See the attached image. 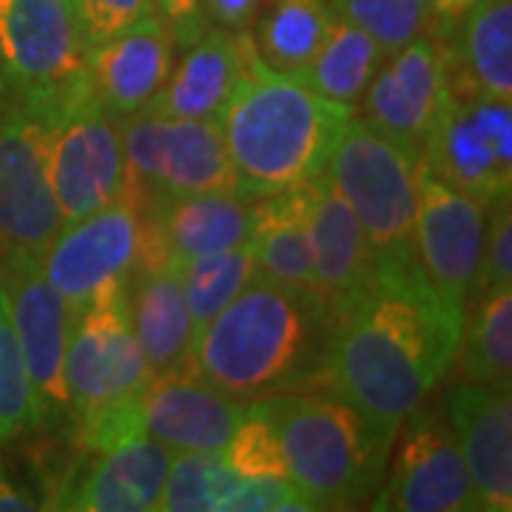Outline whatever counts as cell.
Wrapping results in <instances>:
<instances>
[{"label":"cell","mask_w":512,"mask_h":512,"mask_svg":"<svg viewBox=\"0 0 512 512\" xmlns=\"http://www.w3.org/2000/svg\"><path fill=\"white\" fill-rule=\"evenodd\" d=\"M268 3L271 0H200V12L208 26L242 35L254 29Z\"/></svg>","instance_id":"cell-37"},{"label":"cell","mask_w":512,"mask_h":512,"mask_svg":"<svg viewBox=\"0 0 512 512\" xmlns=\"http://www.w3.org/2000/svg\"><path fill=\"white\" fill-rule=\"evenodd\" d=\"M140 231V211L128 200L57 231L40 265L69 311H80L114 285H128L140 256Z\"/></svg>","instance_id":"cell-14"},{"label":"cell","mask_w":512,"mask_h":512,"mask_svg":"<svg viewBox=\"0 0 512 512\" xmlns=\"http://www.w3.org/2000/svg\"><path fill=\"white\" fill-rule=\"evenodd\" d=\"M245 404L185 365L151 376L140 393V419L146 436L171 453H222Z\"/></svg>","instance_id":"cell-19"},{"label":"cell","mask_w":512,"mask_h":512,"mask_svg":"<svg viewBox=\"0 0 512 512\" xmlns=\"http://www.w3.org/2000/svg\"><path fill=\"white\" fill-rule=\"evenodd\" d=\"M32 433H40V410L20 356L0 276V447H9Z\"/></svg>","instance_id":"cell-32"},{"label":"cell","mask_w":512,"mask_h":512,"mask_svg":"<svg viewBox=\"0 0 512 512\" xmlns=\"http://www.w3.org/2000/svg\"><path fill=\"white\" fill-rule=\"evenodd\" d=\"M367 507L376 512H481L439 404L427 399L399 421L382 484Z\"/></svg>","instance_id":"cell-11"},{"label":"cell","mask_w":512,"mask_h":512,"mask_svg":"<svg viewBox=\"0 0 512 512\" xmlns=\"http://www.w3.org/2000/svg\"><path fill=\"white\" fill-rule=\"evenodd\" d=\"M487 205L424 168L419 160V205L413 228V251L436 291L461 311L476 282Z\"/></svg>","instance_id":"cell-16"},{"label":"cell","mask_w":512,"mask_h":512,"mask_svg":"<svg viewBox=\"0 0 512 512\" xmlns=\"http://www.w3.org/2000/svg\"><path fill=\"white\" fill-rule=\"evenodd\" d=\"M74 476L60 481L43 504L72 512H151L163 493L171 450L151 436H137L106 453H92Z\"/></svg>","instance_id":"cell-22"},{"label":"cell","mask_w":512,"mask_h":512,"mask_svg":"<svg viewBox=\"0 0 512 512\" xmlns=\"http://www.w3.org/2000/svg\"><path fill=\"white\" fill-rule=\"evenodd\" d=\"M254 402L274 424L285 476L311 510H353L373 498L399 421L382 419L330 387Z\"/></svg>","instance_id":"cell-4"},{"label":"cell","mask_w":512,"mask_h":512,"mask_svg":"<svg viewBox=\"0 0 512 512\" xmlns=\"http://www.w3.org/2000/svg\"><path fill=\"white\" fill-rule=\"evenodd\" d=\"M222 456L242 478H288L274 424L256 402L245 404V413Z\"/></svg>","instance_id":"cell-34"},{"label":"cell","mask_w":512,"mask_h":512,"mask_svg":"<svg viewBox=\"0 0 512 512\" xmlns=\"http://www.w3.org/2000/svg\"><path fill=\"white\" fill-rule=\"evenodd\" d=\"M473 316H464L458 365L461 379L510 390L512 384V285L473 293ZM470 296V299H473ZM470 305V302H467Z\"/></svg>","instance_id":"cell-28"},{"label":"cell","mask_w":512,"mask_h":512,"mask_svg":"<svg viewBox=\"0 0 512 512\" xmlns=\"http://www.w3.org/2000/svg\"><path fill=\"white\" fill-rule=\"evenodd\" d=\"M384 57L387 52L367 32L336 18L325 43L299 77L313 92L356 109Z\"/></svg>","instance_id":"cell-29"},{"label":"cell","mask_w":512,"mask_h":512,"mask_svg":"<svg viewBox=\"0 0 512 512\" xmlns=\"http://www.w3.org/2000/svg\"><path fill=\"white\" fill-rule=\"evenodd\" d=\"M86 60L72 0H0V103L60 106L86 89Z\"/></svg>","instance_id":"cell-6"},{"label":"cell","mask_w":512,"mask_h":512,"mask_svg":"<svg viewBox=\"0 0 512 512\" xmlns=\"http://www.w3.org/2000/svg\"><path fill=\"white\" fill-rule=\"evenodd\" d=\"M174 52L177 40L160 15L140 20L89 49L86 94L117 120L140 114L165 86Z\"/></svg>","instance_id":"cell-20"},{"label":"cell","mask_w":512,"mask_h":512,"mask_svg":"<svg viewBox=\"0 0 512 512\" xmlns=\"http://www.w3.org/2000/svg\"><path fill=\"white\" fill-rule=\"evenodd\" d=\"M43 510V498L32 493L23 481L9 473V467L0 461V512H32Z\"/></svg>","instance_id":"cell-39"},{"label":"cell","mask_w":512,"mask_h":512,"mask_svg":"<svg viewBox=\"0 0 512 512\" xmlns=\"http://www.w3.org/2000/svg\"><path fill=\"white\" fill-rule=\"evenodd\" d=\"M512 285V208L510 197L487 205L484 217V242L478 259L473 293L493 291ZM470 293V296H473Z\"/></svg>","instance_id":"cell-35"},{"label":"cell","mask_w":512,"mask_h":512,"mask_svg":"<svg viewBox=\"0 0 512 512\" xmlns=\"http://www.w3.org/2000/svg\"><path fill=\"white\" fill-rule=\"evenodd\" d=\"M52 109L0 103V256H43L63 228L46 160Z\"/></svg>","instance_id":"cell-12"},{"label":"cell","mask_w":512,"mask_h":512,"mask_svg":"<svg viewBox=\"0 0 512 512\" xmlns=\"http://www.w3.org/2000/svg\"><path fill=\"white\" fill-rule=\"evenodd\" d=\"M12 328L35 390L40 433L69 424V399L63 384V359L72 311L43 274L40 256H0Z\"/></svg>","instance_id":"cell-13"},{"label":"cell","mask_w":512,"mask_h":512,"mask_svg":"<svg viewBox=\"0 0 512 512\" xmlns=\"http://www.w3.org/2000/svg\"><path fill=\"white\" fill-rule=\"evenodd\" d=\"M356 109L328 100L296 74L265 69L256 57L248 80L220 114L237 191L265 200L322 177Z\"/></svg>","instance_id":"cell-3"},{"label":"cell","mask_w":512,"mask_h":512,"mask_svg":"<svg viewBox=\"0 0 512 512\" xmlns=\"http://www.w3.org/2000/svg\"><path fill=\"white\" fill-rule=\"evenodd\" d=\"M120 131L126 154L123 200L134 208L200 191H237L220 120L140 111L120 120Z\"/></svg>","instance_id":"cell-7"},{"label":"cell","mask_w":512,"mask_h":512,"mask_svg":"<svg viewBox=\"0 0 512 512\" xmlns=\"http://www.w3.org/2000/svg\"><path fill=\"white\" fill-rule=\"evenodd\" d=\"M308 214L311 183L256 200V276L316 293Z\"/></svg>","instance_id":"cell-26"},{"label":"cell","mask_w":512,"mask_h":512,"mask_svg":"<svg viewBox=\"0 0 512 512\" xmlns=\"http://www.w3.org/2000/svg\"><path fill=\"white\" fill-rule=\"evenodd\" d=\"M359 220L376 262L413 259L419 154L353 117L322 171Z\"/></svg>","instance_id":"cell-5"},{"label":"cell","mask_w":512,"mask_h":512,"mask_svg":"<svg viewBox=\"0 0 512 512\" xmlns=\"http://www.w3.org/2000/svg\"><path fill=\"white\" fill-rule=\"evenodd\" d=\"M464 311L413 259L376 262L373 276L330 322L325 387L390 421L433 396L458 356Z\"/></svg>","instance_id":"cell-1"},{"label":"cell","mask_w":512,"mask_h":512,"mask_svg":"<svg viewBox=\"0 0 512 512\" xmlns=\"http://www.w3.org/2000/svg\"><path fill=\"white\" fill-rule=\"evenodd\" d=\"M239 484L222 453H174L157 512H231Z\"/></svg>","instance_id":"cell-31"},{"label":"cell","mask_w":512,"mask_h":512,"mask_svg":"<svg viewBox=\"0 0 512 512\" xmlns=\"http://www.w3.org/2000/svg\"><path fill=\"white\" fill-rule=\"evenodd\" d=\"M151 376L154 373L131 330L128 285L97 293L89 305L72 313L63 359L72 427L109 404L143 393Z\"/></svg>","instance_id":"cell-9"},{"label":"cell","mask_w":512,"mask_h":512,"mask_svg":"<svg viewBox=\"0 0 512 512\" xmlns=\"http://www.w3.org/2000/svg\"><path fill=\"white\" fill-rule=\"evenodd\" d=\"M424 3V9H427V15L433 20V26H436V37L447 35V29L456 23L476 0H421Z\"/></svg>","instance_id":"cell-40"},{"label":"cell","mask_w":512,"mask_h":512,"mask_svg":"<svg viewBox=\"0 0 512 512\" xmlns=\"http://www.w3.org/2000/svg\"><path fill=\"white\" fill-rule=\"evenodd\" d=\"M333 20L328 0H271L251 35L259 63L271 72L299 77L325 43Z\"/></svg>","instance_id":"cell-27"},{"label":"cell","mask_w":512,"mask_h":512,"mask_svg":"<svg viewBox=\"0 0 512 512\" xmlns=\"http://www.w3.org/2000/svg\"><path fill=\"white\" fill-rule=\"evenodd\" d=\"M72 6L89 40V49L126 32L128 26L140 20L160 15L154 0H72Z\"/></svg>","instance_id":"cell-36"},{"label":"cell","mask_w":512,"mask_h":512,"mask_svg":"<svg viewBox=\"0 0 512 512\" xmlns=\"http://www.w3.org/2000/svg\"><path fill=\"white\" fill-rule=\"evenodd\" d=\"M308 228L316 296L322 299L333 322V316H339L365 291L376 268V256L348 202L336 194V188L325 177H316L311 183Z\"/></svg>","instance_id":"cell-23"},{"label":"cell","mask_w":512,"mask_h":512,"mask_svg":"<svg viewBox=\"0 0 512 512\" xmlns=\"http://www.w3.org/2000/svg\"><path fill=\"white\" fill-rule=\"evenodd\" d=\"M154 3H157L160 18L168 23L177 46H188L208 26L200 12V0H154Z\"/></svg>","instance_id":"cell-38"},{"label":"cell","mask_w":512,"mask_h":512,"mask_svg":"<svg viewBox=\"0 0 512 512\" xmlns=\"http://www.w3.org/2000/svg\"><path fill=\"white\" fill-rule=\"evenodd\" d=\"M46 160L63 228L123 200L126 154L120 120L100 109L86 89L49 111Z\"/></svg>","instance_id":"cell-8"},{"label":"cell","mask_w":512,"mask_h":512,"mask_svg":"<svg viewBox=\"0 0 512 512\" xmlns=\"http://www.w3.org/2000/svg\"><path fill=\"white\" fill-rule=\"evenodd\" d=\"M450 97L447 57L439 37L421 35L390 52L362 94L359 120L421 154Z\"/></svg>","instance_id":"cell-15"},{"label":"cell","mask_w":512,"mask_h":512,"mask_svg":"<svg viewBox=\"0 0 512 512\" xmlns=\"http://www.w3.org/2000/svg\"><path fill=\"white\" fill-rule=\"evenodd\" d=\"M439 40L453 89L512 100V0H476Z\"/></svg>","instance_id":"cell-24"},{"label":"cell","mask_w":512,"mask_h":512,"mask_svg":"<svg viewBox=\"0 0 512 512\" xmlns=\"http://www.w3.org/2000/svg\"><path fill=\"white\" fill-rule=\"evenodd\" d=\"M441 413L456 436L481 512L512 510L510 390L458 379L441 393Z\"/></svg>","instance_id":"cell-18"},{"label":"cell","mask_w":512,"mask_h":512,"mask_svg":"<svg viewBox=\"0 0 512 512\" xmlns=\"http://www.w3.org/2000/svg\"><path fill=\"white\" fill-rule=\"evenodd\" d=\"M128 316L154 376L191 365L194 328L185 305L180 262L168 259L128 276Z\"/></svg>","instance_id":"cell-25"},{"label":"cell","mask_w":512,"mask_h":512,"mask_svg":"<svg viewBox=\"0 0 512 512\" xmlns=\"http://www.w3.org/2000/svg\"><path fill=\"white\" fill-rule=\"evenodd\" d=\"M328 6L336 18L367 32L387 55L421 35L436 37L421 0H328Z\"/></svg>","instance_id":"cell-33"},{"label":"cell","mask_w":512,"mask_h":512,"mask_svg":"<svg viewBox=\"0 0 512 512\" xmlns=\"http://www.w3.org/2000/svg\"><path fill=\"white\" fill-rule=\"evenodd\" d=\"M180 276L191 328L197 336L256 276L254 239L228 251H211L185 259L180 262Z\"/></svg>","instance_id":"cell-30"},{"label":"cell","mask_w":512,"mask_h":512,"mask_svg":"<svg viewBox=\"0 0 512 512\" xmlns=\"http://www.w3.org/2000/svg\"><path fill=\"white\" fill-rule=\"evenodd\" d=\"M330 316L316 293L254 276L194 336L191 367L205 382L254 402L325 387Z\"/></svg>","instance_id":"cell-2"},{"label":"cell","mask_w":512,"mask_h":512,"mask_svg":"<svg viewBox=\"0 0 512 512\" xmlns=\"http://www.w3.org/2000/svg\"><path fill=\"white\" fill-rule=\"evenodd\" d=\"M180 49L183 55L171 66L165 86L146 111L183 120H220V114L228 109L239 86L254 69L256 52L251 32L237 35L205 26L200 37Z\"/></svg>","instance_id":"cell-21"},{"label":"cell","mask_w":512,"mask_h":512,"mask_svg":"<svg viewBox=\"0 0 512 512\" xmlns=\"http://www.w3.org/2000/svg\"><path fill=\"white\" fill-rule=\"evenodd\" d=\"M137 211L143 231L134 271L168 259L185 262L211 251H228L251 242L256 231V200L231 188L148 202Z\"/></svg>","instance_id":"cell-17"},{"label":"cell","mask_w":512,"mask_h":512,"mask_svg":"<svg viewBox=\"0 0 512 512\" xmlns=\"http://www.w3.org/2000/svg\"><path fill=\"white\" fill-rule=\"evenodd\" d=\"M419 160L441 183L490 205L512 191V106L450 86Z\"/></svg>","instance_id":"cell-10"}]
</instances>
